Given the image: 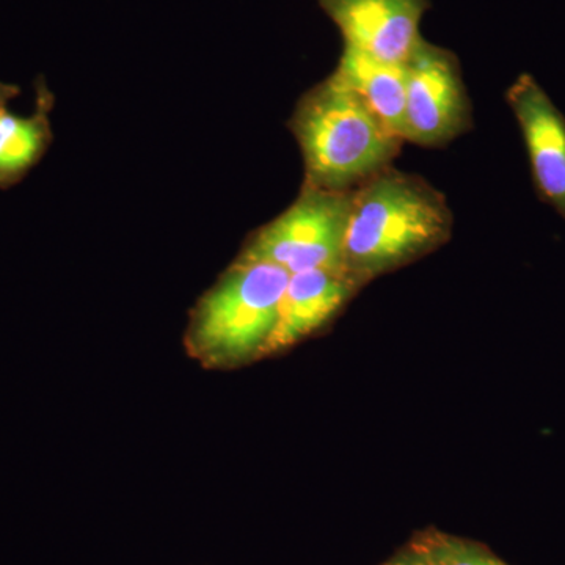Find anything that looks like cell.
Segmentation results:
<instances>
[{
    "instance_id": "obj_9",
    "label": "cell",
    "mask_w": 565,
    "mask_h": 565,
    "mask_svg": "<svg viewBox=\"0 0 565 565\" xmlns=\"http://www.w3.org/2000/svg\"><path fill=\"white\" fill-rule=\"evenodd\" d=\"M333 74L405 141V65L379 62L344 47Z\"/></svg>"
},
{
    "instance_id": "obj_4",
    "label": "cell",
    "mask_w": 565,
    "mask_h": 565,
    "mask_svg": "<svg viewBox=\"0 0 565 565\" xmlns=\"http://www.w3.org/2000/svg\"><path fill=\"white\" fill-rule=\"evenodd\" d=\"M352 191L302 185L282 214L252 234L239 259L277 264L289 274L341 269Z\"/></svg>"
},
{
    "instance_id": "obj_5",
    "label": "cell",
    "mask_w": 565,
    "mask_h": 565,
    "mask_svg": "<svg viewBox=\"0 0 565 565\" xmlns=\"http://www.w3.org/2000/svg\"><path fill=\"white\" fill-rule=\"evenodd\" d=\"M405 141L440 148L473 128L470 96L455 52L423 40L405 63Z\"/></svg>"
},
{
    "instance_id": "obj_10",
    "label": "cell",
    "mask_w": 565,
    "mask_h": 565,
    "mask_svg": "<svg viewBox=\"0 0 565 565\" xmlns=\"http://www.w3.org/2000/svg\"><path fill=\"white\" fill-rule=\"evenodd\" d=\"M54 96L43 81L36 84L35 110L29 117L0 111V189H10L46 154L52 141Z\"/></svg>"
},
{
    "instance_id": "obj_6",
    "label": "cell",
    "mask_w": 565,
    "mask_h": 565,
    "mask_svg": "<svg viewBox=\"0 0 565 565\" xmlns=\"http://www.w3.org/2000/svg\"><path fill=\"white\" fill-rule=\"evenodd\" d=\"M344 47L392 65H405L423 43L419 24L430 0H318Z\"/></svg>"
},
{
    "instance_id": "obj_8",
    "label": "cell",
    "mask_w": 565,
    "mask_h": 565,
    "mask_svg": "<svg viewBox=\"0 0 565 565\" xmlns=\"http://www.w3.org/2000/svg\"><path fill=\"white\" fill-rule=\"evenodd\" d=\"M362 288L343 269L292 274L282 294L267 355L286 351L329 326Z\"/></svg>"
},
{
    "instance_id": "obj_2",
    "label": "cell",
    "mask_w": 565,
    "mask_h": 565,
    "mask_svg": "<svg viewBox=\"0 0 565 565\" xmlns=\"http://www.w3.org/2000/svg\"><path fill=\"white\" fill-rule=\"evenodd\" d=\"M288 126L302 151L303 184L323 191H353L392 166L404 143L333 73L305 93Z\"/></svg>"
},
{
    "instance_id": "obj_11",
    "label": "cell",
    "mask_w": 565,
    "mask_h": 565,
    "mask_svg": "<svg viewBox=\"0 0 565 565\" xmlns=\"http://www.w3.org/2000/svg\"><path fill=\"white\" fill-rule=\"evenodd\" d=\"M418 548L433 561L434 565H505L476 546L455 541V539L440 537V535L427 539Z\"/></svg>"
},
{
    "instance_id": "obj_7",
    "label": "cell",
    "mask_w": 565,
    "mask_h": 565,
    "mask_svg": "<svg viewBox=\"0 0 565 565\" xmlns=\"http://www.w3.org/2000/svg\"><path fill=\"white\" fill-rule=\"evenodd\" d=\"M514 111L531 177L541 202L550 204L565 221V117L531 74H520L505 92Z\"/></svg>"
},
{
    "instance_id": "obj_12",
    "label": "cell",
    "mask_w": 565,
    "mask_h": 565,
    "mask_svg": "<svg viewBox=\"0 0 565 565\" xmlns=\"http://www.w3.org/2000/svg\"><path fill=\"white\" fill-rule=\"evenodd\" d=\"M388 565H434V563L427 555H424L422 550L416 548L412 555L399 557V559L393 561Z\"/></svg>"
},
{
    "instance_id": "obj_1",
    "label": "cell",
    "mask_w": 565,
    "mask_h": 565,
    "mask_svg": "<svg viewBox=\"0 0 565 565\" xmlns=\"http://www.w3.org/2000/svg\"><path fill=\"white\" fill-rule=\"evenodd\" d=\"M452 226L444 193L418 174L386 167L352 191L341 269L367 285L444 247Z\"/></svg>"
},
{
    "instance_id": "obj_13",
    "label": "cell",
    "mask_w": 565,
    "mask_h": 565,
    "mask_svg": "<svg viewBox=\"0 0 565 565\" xmlns=\"http://www.w3.org/2000/svg\"><path fill=\"white\" fill-rule=\"evenodd\" d=\"M20 93L18 85L3 84V82H0V111L6 110L7 104H9L11 99L17 98Z\"/></svg>"
},
{
    "instance_id": "obj_3",
    "label": "cell",
    "mask_w": 565,
    "mask_h": 565,
    "mask_svg": "<svg viewBox=\"0 0 565 565\" xmlns=\"http://www.w3.org/2000/svg\"><path fill=\"white\" fill-rule=\"evenodd\" d=\"M289 277L277 264L237 258L192 311L185 345L193 359L234 367L266 356Z\"/></svg>"
}]
</instances>
